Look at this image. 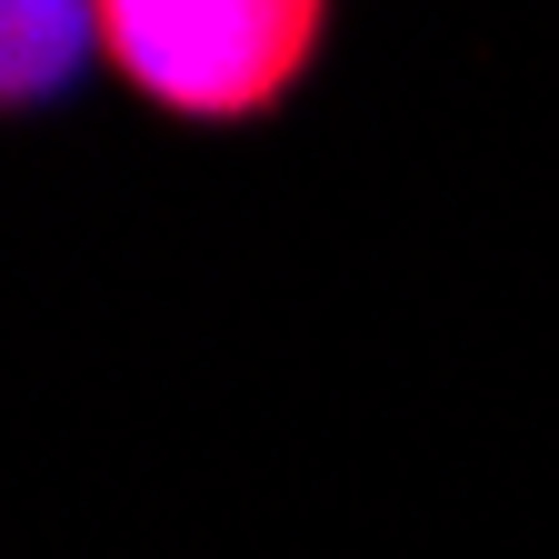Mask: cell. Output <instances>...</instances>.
Masks as SVG:
<instances>
[{"label":"cell","mask_w":559,"mask_h":559,"mask_svg":"<svg viewBox=\"0 0 559 559\" xmlns=\"http://www.w3.org/2000/svg\"><path fill=\"white\" fill-rule=\"evenodd\" d=\"M320 0H110L100 70L170 130H260L330 60Z\"/></svg>","instance_id":"cell-1"},{"label":"cell","mask_w":559,"mask_h":559,"mask_svg":"<svg viewBox=\"0 0 559 559\" xmlns=\"http://www.w3.org/2000/svg\"><path fill=\"white\" fill-rule=\"evenodd\" d=\"M100 60V11L81 0H0V120H50Z\"/></svg>","instance_id":"cell-2"}]
</instances>
